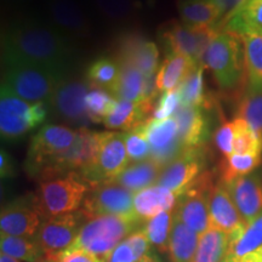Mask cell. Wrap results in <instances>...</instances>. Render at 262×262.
Returning <instances> with one entry per match:
<instances>
[{
	"instance_id": "cell-8",
	"label": "cell",
	"mask_w": 262,
	"mask_h": 262,
	"mask_svg": "<svg viewBox=\"0 0 262 262\" xmlns=\"http://www.w3.org/2000/svg\"><path fill=\"white\" fill-rule=\"evenodd\" d=\"M214 183L209 172H203L178 198L173 214L187 227L202 234L210 227L209 195Z\"/></svg>"
},
{
	"instance_id": "cell-17",
	"label": "cell",
	"mask_w": 262,
	"mask_h": 262,
	"mask_svg": "<svg viewBox=\"0 0 262 262\" xmlns=\"http://www.w3.org/2000/svg\"><path fill=\"white\" fill-rule=\"evenodd\" d=\"M224 185L233 199L245 225L253 221L262 211V171L255 170Z\"/></svg>"
},
{
	"instance_id": "cell-26",
	"label": "cell",
	"mask_w": 262,
	"mask_h": 262,
	"mask_svg": "<svg viewBox=\"0 0 262 262\" xmlns=\"http://www.w3.org/2000/svg\"><path fill=\"white\" fill-rule=\"evenodd\" d=\"M164 166L153 158L142 162L131 163L124 171L113 181L137 193L158 183Z\"/></svg>"
},
{
	"instance_id": "cell-29",
	"label": "cell",
	"mask_w": 262,
	"mask_h": 262,
	"mask_svg": "<svg viewBox=\"0 0 262 262\" xmlns=\"http://www.w3.org/2000/svg\"><path fill=\"white\" fill-rule=\"evenodd\" d=\"M198 239L199 234L196 232L175 217L169 241L170 262H193Z\"/></svg>"
},
{
	"instance_id": "cell-43",
	"label": "cell",
	"mask_w": 262,
	"mask_h": 262,
	"mask_svg": "<svg viewBox=\"0 0 262 262\" xmlns=\"http://www.w3.org/2000/svg\"><path fill=\"white\" fill-rule=\"evenodd\" d=\"M214 142L217 149L224 155V157H228L233 155V142H234V124L232 122H227L219 127L215 133Z\"/></svg>"
},
{
	"instance_id": "cell-23",
	"label": "cell",
	"mask_w": 262,
	"mask_h": 262,
	"mask_svg": "<svg viewBox=\"0 0 262 262\" xmlns=\"http://www.w3.org/2000/svg\"><path fill=\"white\" fill-rule=\"evenodd\" d=\"M176 203L178 196L175 193L163 186L155 185L135 193L134 209L140 220L147 222L164 211L173 210Z\"/></svg>"
},
{
	"instance_id": "cell-1",
	"label": "cell",
	"mask_w": 262,
	"mask_h": 262,
	"mask_svg": "<svg viewBox=\"0 0 262 262\" xmlns=\"http://www.w3.org/2000/svg\"><path fill=\"white\" fill-rule=\"evenodd\" d=\"M70 54V45L60 33L35 22L16 26L3 41L6 66L25 63L63 71Z\"/></svg>"
},
{
	"instance_id": "cell-44",
	"label": "cell",
	"mask_w": 262,
	"mask_h": 262,
	"mask_svg": "<svg viewBox=\"0 0 262 262\" xmlns=\"http://www.w3.org/2000/svg\"><path fill=\"white\" fill-rule=\"evenodd\" d=\"M56 262H107L80 248L70 247L55 258Z\"/></svg>"
},
{
	"instance_id": "cell-39",
	"label": "cell",
	"mask_w": 262,
	"mask_h": 262,
	"mask_svg": "<svg viewBox=\"0 0 262 262\" xmlns=\"http://www.w3.org/2000/svg\"><path fill=\"white\" fill-rule=\"evenodd\" d=\"M143 123L134 130L127 131V134L125 133L126 150L131 163L142 162L152 157V150H150Z\"/></svg>"
},
{
	"instance_id": "cell-32",
	"label": "cell",
	"mask_w": 262,
	"mask_h": 262,
	"mask_svg": "<svg viewBox=\"0 0 262 262\" xmlns=\"http://www.w3.org/2000/svg\"><path fill=\"white\" fill-rule=\"evenodd\" d=\"M204 67V64L199 66L178 89L182 106L209 108L210 101L205 93Z\"/></svg>"
},
{
	"instance_id": "cell-14",
	"label": "cell",
	"mask_w": 262,
	"mask_h": 262,
	"mask_svg": "<svg viewBox=\"0 0 262 262\" xmlns=\"http://www.w3.org/2000/svg\"><path fill=\"white\" fill-rule=\"evenodd\" d=\"M143 126L152 150L150 158L157 160L160 165L166 166L185 150L175 117L166 119L150 117L143 123Z\"/></svg>"
},
{
	"instance_id": "cell-28",
	"label": "cell",
	"mask_w": 262,
	"mask_h": 262,
	"mask_svg": "<svg viewBox=\"0 0 262 262\" xmlns=\"http://www.w3.org/2000/svg\"><path fill=\"white\" fill-rule=\"evenodd\" d=\"M231 237L215 227H209L199 234L193 262H221L228 254Z\"/></svg>"
},
{
	"instance_id": "cell-42",
	"label": "cell",
	"mask_w": 262,
	"mask_h": 262,
	"mask_svg": "<svg viewBox=\"0 0 262 262\" xmlns=\"http://www.w3.org/2000/svg\"><path fill=\"white\" fill-rule=\"evenodd\" d=\"M181 106V100L178 90L168 91L160 95L158 102L156 103L153 110L152 118L155 119H166V118L173 117L179 107Z\"/></svg>"
},
{
	"instance_id": "cell-30",
	"label": "cell",
	"mask_w": 262,
	"mask_h": 262,
	"mask_svg": "<svg viewBox=\"0 0 262 262\" xmlns=\"http://www.w3.org/2000/svg\"><path fill=\"white\" fill-rule=\"evenodd\" d=\"M2 254L14 257L22 262H40L45 258L44 251L34 238L0 235Z\"/></svg>"
},
{
	"instance_id": "cell-38",
	"label": "cell",
	"mask_w": 262,
	"mask_h": 262,
	"mask_svg": "<svg viewBox=\"0 0 262 262\" xmlns=\"http://www.w3.org/2000/svg\"><path fill=\"white\" fill-rule=\"evenodd\" d=\"M233 124V153H237V155H249V153L262 155V136L255 133L253 127L242 118H234Z\"/></svg>"
},
{
	"instance_id": "cell-49",
	"label": "cell",
	"mask_w": 262,
	"mask_h": 262,
	"mask_svg": "<svg viewBox=\"0 0 262 262\" xmlns=\"http://www.w3.org/2000/svg\"><path fill=\"white\" fill-rule=\"evenodd\" d=\"M234 262H262V248L242 257H234Z\"/></svg>"
},
{
	"instance_id": "cell-2",
	"label": "cell",
	"mask_w": 262,
	"mask_h": 262,
	"mask_svg": "<svg viewBox=\"0 0 262 262\" xmlns=\"http://www.w3.org/2000/svg\"><path fill=\"white\" fill-rule=\"evenodd\" d=\"M142 224L136 214L95 216L84 222L71 247L83 249L108 262L114 249Z\"/></svg>"
},
{
	"instance_id": "cell-10",
	"label": "cell",
	"mask_w": 262,
	"mask_h": 262,
	"mask_svg": "<svg viewBox=\"0 0 262 262\" xmlns=\"http://www.w3.org/2000/svg\"><path fill=\"white\" fill-rule=\"evenodd\" d=\"M134 198L135 193L118 182H102L91 187L80 210L86 220L101 215H135Z\"/></svg>"
},
{
	"instance_id": "cell-51",
	"label": "cell",
	"mask_w": 262,
	"mask_h": 262,
	"mask_svg": "<svg viewBox=\"0 0 262 262\" xmlns=\"http://www.w3.org/2000/svg\"><path fill=\"white\" fill-rule=\"evenodd\" d=\"M0 262H22V261L16 260L14 257H10L5 254H0Z\"/></svg>"
},
{
	"instance_id": "cell-47",
	"label": "cell",
	"mask_w": 262,
	"mask_h": 262,
	"mask_svg": "<svg viewBox=\"0 0 262 262\" xmlns=\"http://www.w3.org/2000/svg\"><path fill=\"white\" fill-rule=\"evenodd\" d=\"M245 0H216L224 14H232L241 6Z\"/></svg>"
},
{
	"instance_id": "cell-37",
	"label": "cell",
	"mask_w": 262,
	"mask_h": 262,
	"mask_svg": "<svg viewBox=\"0 0 262 262\" xmlns=\"http://www.w3.org/2000/svg\"><path fill=\"white\" fill-rule=\"evenodd\" d=\"M118 100L110 91L93 86L85 98L88 116L91 123H103V120L113 112L117 107Z\"/></svg>"
},
{
	"instance_id": "cell-46",
	"label": "cell",
	"mask_w": 262,
	"mask_h": 262,
	"mask_svg": "<svg viewBox=\"0 0 262 262\" xmlns=\"http://www.w3.org/2000/svg\"><path fill=\"white\" fill-rule=\"evenodd\" d=\"M0 173L3 179L12 178L15 175L14 160L4 149H2V155H0Z\"/></svg>"
},
{
	"instance_id": "cell-11",
	"label": "cell",
	"mask_w": 262,
	"mask_h": 262,
	"mask_svg": "<svg viewBox=\"0 0 262 262\" xmlns=\"http://www.w3.org/2000/svg\"><path fill=\"white\" fill-rule=\"evenodd\" d=\"M86 217L78 210L44 220L34 239L44 251L45 258L55 260L73 244Z\"/></svg>"
},
{
	"instance_id": "cell-53",
	"label": "cell",
	"mask_w": 262,
	"mask_h": 262,
	"mask_svg": "<svg viewBox=\"0 0 262 262\" xmlns=\"http://www.w3.org/2000/svg\"><path fill=\"white\" fill-rule=\"evenodd\" d=\"M40 262H56L55 260H50V258H44V260L40 261Z\"/></svg>"
},
{
	"instance_id": "cell-50",
	"label": "cell",
	"mask_w": 262,
	"mask_h": 262,
	"mask_svg": "<svg viewBox=\"0 0 262 262\" xmlns=\"http://www.w3.org/2000/svg\"><path fill=\"white\" fill-rule=\"evenodd\" d=\"M139 262H162V260H160L158 254L155 253V251L150 250L148 254H146L145 256H143L142 258Z\"/></svg>"
},
{
	"instance_id": "cell-21",
	"label": "cell",
	"mask_w": 262,
	"mask_h": 262,
	"mask_svg": "<svg viewBox=\"0 0 262 262\" xmlns=\"http://www.w3.org/2000/svg\"><path fill=\"white\" fill-rule=\"evenodd\" d=\"M173 117L178 120L185 149L202 148L209 135V123L203 108L181 104Z\"/></svg>"
},
{
	"instance_id": "cell-13",
	"label": "cell",
	"mask_w": 262,
	"mask_h": 262,
	"mask_svg": "<svg viewBox=\"0 0 262 262\" xmlns=\"http://www.w3.org/2000/svg\"><path fill=\"white\" fill-rule=\"evenodd\" d=\"M44 220L34 194H28L3 206L0 231L2 234L34 238Z\"/></svg>"
},
{
	"instance_id": "cell-31",
	"label": "cell",
	"mask_w": 262,
	"mask_h": 262,
	"mask_svg": "<svg viewBox=\"0 0 262 262\" xmlns=\"http://www.w3.org/2000/svg\"><path fill=\"white\" fill-rule=\"evenodd\" d=\"M229 237V253L233 254L235 257H242L262 248V211L253 221L245 225L243 231Z\"/></svg>"
},
{
	"instance_id": "cell-34",
	"label": "cell",
	"mask_w": 262,
	"mask_h": 262,
	"mask_svg": "<svg viewBox=\"0 0 262 262\" xmlns=\"http://www.w3.org/2000/svg\"><path fill=\"white\" fill-rule=\"evenodd\" d=\"M120 67L117 60L110 57H101L90 64L86 78L95 88H100L112 94L119 79Z\"/></svg>"
},
{
	"instance_id": "cell-19",
	"label": "cell",
	"mask_w": 262,
	"mask_h": 262,
	"mask_svg": "<svg viewBox=\"0 0 262 262\" xmlns=\"http://www.w3.org/2000/svg\"><path fill=\"white\" fill-rule=\"evenodd\" d=\"M210 227H215L234 235L243 231L245 222L239 214L233 199L221 181L214 185L209 195Z\"/></svg>"
},
{
	"instance_id": "cell-24",
	"label": "cell",
	"mask_w": 262,
	"mask_h": 262,
	"mask_svg": "<svg viewBox=\"0 0 262 262\" xmlns=\"http://www.w3.org/2000/svg\"><path fill=\"white\" fill-rule=\"evenodd\" d=\"M198 67L188 57L169 52L156 75L157 90L160 94L178 90Z\"/></svg>"
},
{
	"instance_id": "cell-4",
	"label": "cell",
	"mask_w": 262,
	"mask_h": 262,
	"mask_svg": "<svg viewBox=\"0 0 262 262\" xmlns=\"http://www.w3.org/2000/svg\"><path fill=\"white\" fill-rule=\"evenodd\" d=\"M90 189V183L80 173L70 172L41 181L34 196L42 217L47 220L80 210Z\"/></svg>"
},
{
	"instance_id": "cell-22",
	"label": "cell",
	"mask_w": 262,
	"mask_h": 262,
	"mask_svg": "<svg viewBox=\"0 0 262 262\" xmlns=\"http://www.w3.org/2000/svg\"><path fill=\"white\" fill-rule=\"evenodd\" d=\"M118 61L126 62L147 78H152L159 70V50L153 41L129 39L120 47Z\"/></svg>"
},
{
	"instance_id": "cell-41",
	"label": "cell",
	"mask_w": 262,
	"mask_h": 262,
	"mask_svg": "<svg viewBox=\"0 0 262 262\" xmlns=\"http://www.w3.org/2000/svg\"><path fill=\"white\" fill-rule=\"evenodd\" d=\"M228 17H235L248 25L262 27V0H245Z\"/></svg>"
},
{
	"instance_id": "cell-45",
	"label": "cell",
	"mask_w": 262,
	"mask_h": 262,
	"mask_svg": "<svg viewBox=\"0 0 262 262\" xmlns=\"http://www.w3.org/2000/svg\"><path fill=\"white\" fill-rule=\"evenodd\" d=\"M139 257L126 239L114 249L108 262H139Z\"/></svg>"
},
{
	"instance_id": "cell-16",
	"label": "cell",
	"mask_w": 262,
	"mask_h": 262,
	"mask_svg": "<svg viewBox=\"0 0 262 262\" xmlns=\"http://www.w3.org/2000/svg\"><path fill=\"white\" fill-rule=\"evenodd\" d=\"M224 31L233 32L241 38L249 85L262 86V27L248 25L235 17H227Z\"/></svg>"
},
{
	"instance_id": "cell-6",
	"label": "cell",
	"mask_w": 262,
	"mask_h": 262,
	"mask_svg": "<svg viewBox=\"0 0 262 262\" xmlns=\"http://www.w3.org/2000/svg\"><path fill=\"white\" fill-rule=\"evenodd\" d=\"M78 130L67 125L47 124L32 137L26 159V170L32 178L42 181L54 164L70 150Z\"/></svg>"
},
{
	"instance_id": "cell-52",
	"label": "cell",
	"mask_w": 262,
	"mask_h": 262,
	"mask_svg": "<svg viewBox=\"0 0 262 262\" xmlns=\"http://www.w3.org/2000/svg\"><path fill=\"white\" fill-rule=\"evenodd\" d=\"M234 257H235L234 255L232 254V253H229V251H228V254L226 255V257L221 262H234Z\"/></svg>"
},
{
	"instance_id": "cell-25",
	"label": "cell",
	"mask_w": 262,
	"mask_h": 262,
	"mask_svg": "<svg viewBox=\"0 0 262 262\" xmlns=\"http://www.w3.org/2000/svg\"><path fill=\"white\" fill-rule=\"evenodd\" d=\"M155 106L153 101L135 103L118 100L117 107L103 120V125L112 130L131 131L150 118L148 114L153 113Z\"/></svg>"
},
{
	"instance_id": "cell-36",
	"label": "cell",
	"mask_w": 262,
	"mask_h": 262,
	"mask_svg": "<svg viewBox=\"0 0 262 262\" xmlns=\"http://www.w3.org/2000/svg\"><path fill=\"white\" fill-rule=\"evenodd\" d=\"M173 220H175L173 210H169L150 219L145 225V232L149 239L150 245L163 254L169 251V241Z\"/></svg>"
},
{
	"instance_id": "cell-9",
	"label": "cell",
	"mask_w": 262,
	"mask_h": 262,
	"mask_svg": "<svg viewBox=\"0 0 262 262\" xmlns=\"http://www.w3.org/2000/svg\"><path fill=\"white\" fill-rule=\"evenodd\" d=\"M93 85L89 80L63 79L49 103V111L55 118L68 125L86 127L91 124L85 107V98Z\"/></svg>"
},
{
	"instance_id": "cell-27",
	"label": "cell",
	"mask_w": 262,
	"mask_h": 262,
	"mask_svg": "<svg viewBox=\"0 0 262 262\" xmlns=\"http://www.w3.org/2000/svg\"><path fill=\"white\" fill-rule=\"evenodd\" d=\"M182 24L189 27H210L224 15L216 0H179Z\"/></svg>"
},
{
	"instance_id": "cell-40",
	"label": "cell",
	"mask_w": 262,
	"mask_h": 262,
	"mask_svg": "<svg viewBox=\"0 0 262 262\" xmlns=\"http://www.w3.org/2000/svg\"><path fill=\"white\" fill-rule=\"evenodd\" d=\"M54 17L64 27L71 29H83L84 18L75 6L67 0H57L52 4Z\"/></svg>"
},
{
	"instance_id": "cell-12",
	"label": "cell",
	"mask_w": 262,
	"mask_h": 262,
	"mask_svg": "<svg viewBox=\"0 0 262 262\" xmlns=\"http://www.w3.org/2000/svg\"><path fill=\"white\" fill-rule=\"evenodd\" d=\"M220 32L217 26L189 27L180 22H171L163 32V38L170 52L183 55L196 66L203 64V57L215 35Z\"/></svg>"
},
{
	"instance_id": "cell-48",
	"label": "cell",
	"mask_w": 262,
	"mask_h": 262,
	"mask_svg": "<svg viewBox=\"0 0 262 262\" xmlns=\"http://www.w3.org/2000/svg\"><path fill=\"white\" fill-rule=\"evenodd\" d=\"M101 4L112 9L113 11H125L129 8V0H100Z\"/></svg>"
},
{
	"instance_id": "cell-7",
	"label": "cell",
	"mask_w": 262,
	"mask_h": 262,
	"mask_svg": "<svg viewBox=\"0 0 262 262\" xmlns=\"http://www.w3.org/2000/svg\"><path fill=\"white\" fill-rule=\"evenodd\" d=\"M125 145V133H100V148L94 165L84 172L83 178L90 186L113 181L130 165Z\"/></svg>"
},
{
	"instance_id": "cell-35",
	"label": "cell",
	"mask_w": 262,
	"mask_h": 262,
	"mask_svg": "<svg viewBox=\"0 0 262 262\" xmlns=\"http://www.w3.org/2000/svg\"><path fill=\"white\" fill-rule=\"evenodd\" d=\"M238 118H242L262 136V86L249 85L238 104Z\"/></svg>"
},
{
	"instance_id": "cell-18",
	"label": "cell",
	"mask_w": 262,
	"mask_h": 262,
	"mask_svg": "<svg viewBox=\"0 0 262 262\" xmlns=\"http://www.w3.org/2000/svg\"><path fill=\"white\" fill-rule=\"evenodd\" d=\"M118 63L120 67L119 79L112 91V95L117 100L135 103L155 100L156 95L158 94L156 77L147 78L126 62L118 61Z\"/></svg>"
},
{
	"instance_id": "cell-33",
	"label": "cell",
	"mask_w": 262,
	"mask_h": 262,
	"mask_svg": "<svg viewBox=\"0 0 262 262\" xmlns=\"http://www.w3.org/2000/svg\"><path fill=\"white\" fill-rule=\"evenodd\" d=\"M262 155L249 153V155H233L225 157L221 162V182L229 183L233 180L251 173L261 164Z\"/></svg>"
},
{
	"instance_id": "cell-20",
	"label": "cell",
	"mask_w": 262,
	"mask_h": 262,
	"mask_svg": "<svg viewBox=\"0 0 262 262\" xmlns=\"http://www.w3.org/2000/svg\"><path fill=\"white\" fill-rule=\"evenodd\" d=\"M32 103L2 88L0 95V133L6 140H16L32 130L28 120Z\"/></svg>"
},
{
	"instance_id": "cell-3",
	"label": "cell",
	"mask_w": 262,
	"mask_h": 262,
	"mask_svg": "<svg viewBox=\"0 0 262 262\" xmlns=\"http://www.w3.org/2000/svg\"><path fill=\"white\" fill-rule=\"evenodd\" d=\"M63 79V71L16 63L6 66L2 88L29 103L42 102L49 106Z\"/></svg>"
},
{
	"instance_id": "cell-15",
	"label": "cell",
	"mask_w": 262,
	"mask_h": 262,
	"mask_svg": "<svg viewBox=\"0 0 262 262\" xmlns=\"http://www.w3.org/2000/svg\"><path fill=\"white\" fill-rule=\"evenodd\" d=\"M204 166L202 148L185 149L178 158L164 166L157 185L170 189L179 198L204 172Z\"/></svg>"
},
{
	"instance_id": "cell-5",
	"label": "cell",
	"mask_w": 262,
	"mask_h": 262,
	"mask_svg": "<svg viewBox=\"0 0 262 262\" xmlns=\"http://www.w3.org/2000/svg\"><path fill=\"white\" fill-rule=\"evenodd\" d=\"M233 32L220 31L206 49L203 64L214 75L224 90H233L242 84L245 72L244 49Z\"/></svg>"
}]
</instances>
